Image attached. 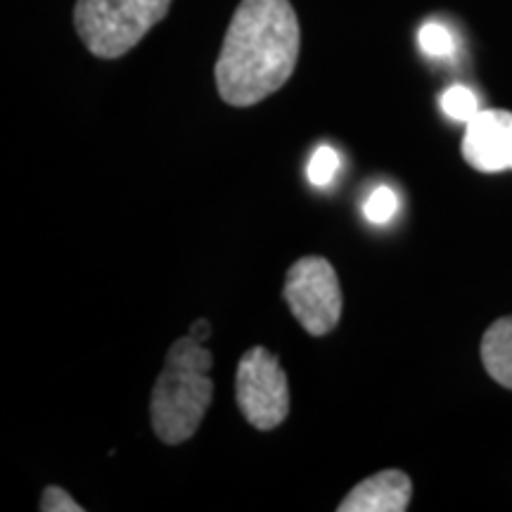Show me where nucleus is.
<instances>
[{
  "label": "nucleus",
  "instance_id": "obj_10",
  "mask_svg": "<svg viewBox=\"0 0 512 512\" xmlns=\"http://www.w3.org/2000/svg\"><path fill=\"white\" fill-rule=\"evenodd\" d=\"M422 53L430 57H451L453 50H456V41H453V34L448 31L444 24L430 22L420 29L418 34Z\"/></svg>",
  "mask_w": 512,
  "mask_h": 512
},
{
  "label": "nucleus",
  "instance_id": "obj_8",
  "mask_svg": "<svg viewBox=\"0 0 512 512\" xmlns=\"http://www.w3.org/2000/svg\"><path fill=\"white\" fill-rule=\"evenodd\" d=\"M484 370L501 387L512 389V316L498 318L482 337Z\"/></svg>",
  "mask_w": 512,
  "mask_h": 512
},
{
  "label": "nucleus",
  "instance_id": "obj_11",
  "mask_svg": "<svg viewBox=\"0 0 512 512\" xmlns=\"http://www.w3.org/2000/svg\"><path fill=\"white\" fill-rule=\"evenodd\" d=\"M396 207H399V200H396L394 190L387 188V185H380V188H375L373 192H370L363 211H366L368 221L387 223L396 214Z\"/></svg>",
  "mask_w": 512,
  "mask_h": 512
},
{
  "label": "nucleus",
  "instance_id": "obj_2",
  "mask_svg": "<svg viewBox=\"0 0 512 512\" xmlns=\"http://www.w3.org/2000/svg\"><path fill=\"white\" fill-rule=\"evenodd\" d=\"M211 366V351L190 335L176 339L169 349L150 399L152 430L164 444H183L200 430L214 399Z\"/></svg>",
  "mask_w": 512,
  "mask_h": 512
},
{
  "label": "nucleus",
  "instance_id": "obj_12",
  "mask_svg": "<svg viewBox=\"0 0 512 512\" xmlns=\"http://www.w3.org/2000/svg\"><path fill=\"white\" fill-rule=\"evenodd\" d=\"M339 169V155L330 145L318 147L309 162V181L313 185H328Z\"/></svg>",
  "mask_w": 512,
  "mask_h": 512
},
{
  "label": "nucleus",
  "instance_id": "obj_9",
  "mask_svg": "<svg viewBox=\"0 0 512 512\" xmlns=\"http://www.w3.org/2000/svg\"><path fill=\"white\" fill-rule=\"evenodd\" d=\"M441 110H444L446 117H451L453 121H463V124H467V121L477 117L479 100L467 86H451L444 95H441Z\"/></svg>",
  "mask_w": 512,
  "mask_h": 512
},
{
  "label": "nucleus",
  "instance_id": "obj_5",
  "mask_svg": "<svg viewBox=\"0 0 512 512\" xmlns=\"http://www.w3.org/2000/svg\"><path fill=\"white\" fill-rule=\"evenodd\" d=\"M283 297L292 316L313 337L328 335L342 318V287L335 268L323 256L294 261L285 275Z\"/></svg>",
  "mask_w": 512,
  "mask_h": 512
},
{
  "label": "nucleus",
  "instance_id": "obj_13",
  "mask_svg": "<svg viewBox=\"0 0 512 512\" xmlns=\"http://www.w3.org/2000/svg\"><path fill=\"white\" fill-rule=\"evenodd\" d=\"M41 510L43 512H81L83 505L74 501L67 491L60 486H48L41 496Z\"/></svg>",
  "mask_w": 512,
  "mask_h": 512
},
{
  "label": "nucleus",
  "instance_id": "obj_3",
  "mask_svg": "<svg viewBox=\"0 0 512 512\" xmlns=\"http://www.w3.org/2000/svg\"><path fill=\"white\" fill-rule=\"evenodd\" d=\"M171 0H76L74 27L100 60H117L162 22Z\"/></svg>",
  "mask_w": 512,
  "mask_h": 512
},
{
  "label": "nucleus",
  "instance_id": "obj_7",
  "mask_svg": "<svg viewBox=\"0 0 512 512\" xmlns=\"http://www.w3.org/2000/svg\"><path fill=\"white\" fill-rule=\"evenodd\" d=\"M413 496V482L401 470H382L363 479L337 505L339 512H403Z\"/></svg>",
  "mask_w": 512,
  "mask_h": 512
},
{
  "label": "nucleus",
  "instance_id": "obj_6",
  "mask_svg": "<svg viewBox=\"0 0 512 512\" xmlns=\"http://www.w3.org/2000/svg\"><path fill=\"white\" fill-rule=\"evenodd\" d=\"M465 162L482 174H498L512 169V112L479 110L465 124L463 145Z\"/></svg>",
  "mask_w": 512,
  "mask_h": 512
},
{
  "label": "nucleus",
  "instance_id": "obj_14",
  "mask_svg": "<svg viewBox=\"0 0 512 512\" xmlns=\"http://www.w3.org/2000/svg\"><path fill=\"white\" fill-rule=\"evenodd\" d=\"M190 337L197 339V342H200V344L207 342V339L211 337V325H209V320H204V318L195 320V323L190 325Z\"/></svg>",
  "mask_w": 512,
  "mask_h": 512
},
{
  "label": "nucleus",
  "instance_id": "obj_1",
  "mask_svg": "<svg viewBox=\"0 0 512 512\" xmlns=\"http://www.w3.org/2000/svg\"><path fill=\"white\" fill-rule=\"evenodd\" d=\"M302 31L290 0H242L230 19L214 76L221 100L252 107L290 81Z\"/></svg>",
  "mask_w": 512,
  "mask_h": 512
},
{
  "label": "nucleus",
  "instance_id": "obj_4",
  "mask_svg": "<svg viewBox=\"0 0 512 512\" xmlns=\"http://www.w3.org/2000/svg\"><path fill=\"white\" fill-rule=\"evenodd\" d=\"M235 401L249 425L268 432L290 413V384L278 356L266 347H252L240 358L235 373Z\"/></svg>",
  "mask_w": 512,
  "mask_h": 512
}]
</instances>
